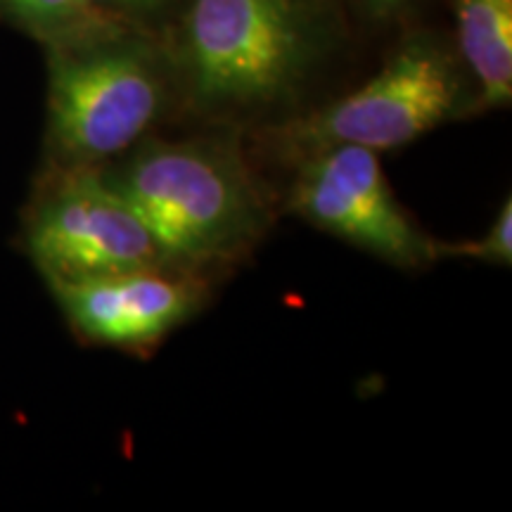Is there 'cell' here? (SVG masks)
I'll return each instance as SVG.
<instances>
[{"label": "cell", "mask_w": 512, "mask_h": 512, "mask_svg": "<svg viewBox=\"0 0 512 512\" xmlns=\"http://www.w3.org/2000/svg\"><path fill=\"white\" fill-rule=\"evenodd\" d=\"M91 3L114 22L155 34L157 27L176 22L188 0H91Z\"/></svg>", "instance_id": "11"}, {"label": "cell", "mask_w": 512, "mask_h": 512, "mask_svg": "<svg viewBox=\"0 0 512 512\" xmlns=\"http://www.w3.org/2000/svg\"><path fill=\"white\" fill-rule=\"evenodd\" d=\"M354 3L373 22H389L411 8L413 0H354Z\"/></svg>", "instance_id": "12"}, {"label": "cell", "mask_w": 512, "mask_h": 512, "mask_svg": "<svg viewBox=\"0 0 512 512\" xmlns=\"http://www.w3.org/2000/svg\"><path fill=\"white\" fill-rule=\"evenodd\" d=\"M24 240L50 285L178 266L100 166H60L31 209Z\"/></svg>", "instance_id": "5"}, {"label": "cell", "mask_w": 512, "mask_h": 512, "mask_svg": "<svg viewBox=\"0 0 512 512\" xmlns=\"http://www.w3.org/2000/svg\"><path fill=\"white\" fill-rule=\"evenodd\" d=\"M107 178L171 261L192 271L247 254L271 223L259 178L219 138L143 145Z\"/></svg>", "instance_id": "2"}, {"label": "cell", "mask_w": 512, "mask_h": 512, "mask_svg": "<svg viewBox=\"0 0 512 512\" xmlns=\"http://www.w3.org/2000/svg\"><path fill=\"white\" fill-rule=\"evenodd\" d=\"M467 91L456 50L422 31L403 38L356 91L273 131V145L294 159L335 145L396 150L451 119L465 105Z\"/></svg>", "instance_id": "4"}, {"label": "cell", "mask_w": 512, "mask_h": 512, "mask_svg": "<svg viewBox=\"0 0 512 512\" xmlns=\"http://www.w3.org/2000/svg\"><path fill=\"white\" fill-rule=\"evenodd\" d=\"M299 162L290 190L294 214L399 268L437 261L434 240L396 202L377 152L335 145Z\"/></svg>", "instance_id": "6"}, {"label": "cell", "mask_w": 512, "mask_h": 512, "mask_svg": "<svg viewBox=\"0 0 512 512\" xmlns=\"http://www.w3.org/2000/svg\"><path fill=\"white\" fill-rule=\"evenodd\" d=\"M434 252L437 259L444 256H456V259H475L484 261V264H498L510 266L512 264V202L510 197L503 202L501 211L496 214L491 228L486 235L477 240L453 242V245H444V242L434 240Z\"/></svg>", "instance_id": "10"}, {"label": "cell", "mask_w": 512, "mask_h": 512, "mask_svg": "<svg viewBox=\"0 0 512 512\" xmlns=\"http://www.w3.org/2000/svg\"><path fill=\"white\" fill-rule=\"evenodd\" d=\"M48 145L60 166H98L133 147L176 93L166 43L117 24L46 48Z\"/></svg>", "instance_id": "3"}, {"label": "cell", "mask_w": 512, "mask_h": 512, "mask_svg": "<svg viewBox=\"0 0 512 512\" xmlns=\"http://www.w3.org/2000/svg\"><path fill=\"white\" fill-rule=\"evenodd\" d=\"M0 17L43 48L79 41L119 24L95 10L91 0H0Z\"/></svg>", "instance_id": "9"}, {"label": "cell", "mask_w": 512, "mask_h": 512, "mask_svg": "<svg viewBox=\"0 0 512 512\" xmlns=\"http://www.w3.org/2000/svg\"><path fill=\"white\" fill-rule=\"evenodd\" d=\"M337 38L330 0H188L166 50L197 114L254 119L302 98Z\"/></svg>", "instance_id": "1"}, {"label": "cell", "mask_w": 512, "mask_h": 512, "mask_svg": "<svg viewBox=\"0 0 512 512\" xmlns=\"http://www.w3.org/2000/svg\"><path fill=\"white\" fill-rule=\"evenodd\" d=\"M456 53L484 110L512 100V0H453Z\"/></svg>", "instance_id": "8"}, {"label": "cell", "mask_w": 512, "mask_h": 512, "mask_svg": "<svg viewBox=\"0 0 512 512\" xmlns=\"http://www.w3.org/2000/svg\"><path fill=\"white\" fill-rule=\"evenodd\" d=\"M50 287L79 335L128 351L157 347L207 297L200 271L183 266L136 268Z\"/></svg>", "instance_id": "7"}]
</instances>
